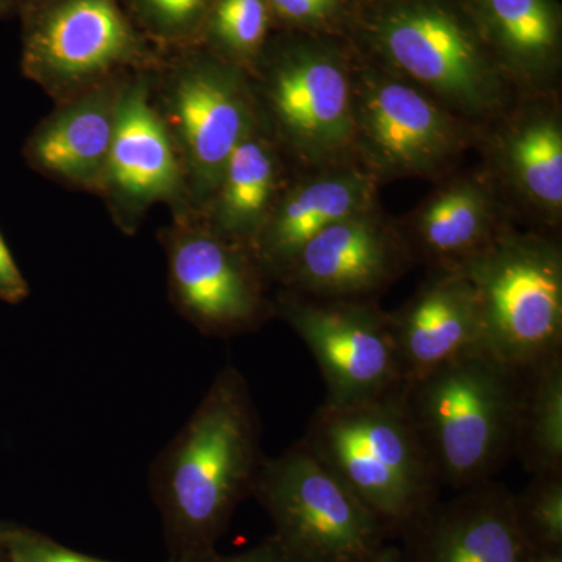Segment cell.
<instances>
[{
	"mask_svg": "<svg viewBox=\"0 0 562 562\" xmlns=\"http://www.w3.org/2000/svg\"><path fill=\"white\" fill-rule=\"evenodd\" d=\"M127 80L122 74L57 102L25 140L24 158L33 171L63 187L99 194Z\"/></svg>",
	"mask_w": 562,
	"mask_h": 562,
	"instance_id": "13",
	"label": "cell"
},
{
	"mask_svg": "<svg viewBox=\"0 0 562 562\" xmlns=\"http://www.w3.org/2000/svg\"><path fill=\"white\" fill-rule=\"evenodd\" d=\"M487 213L471 188H454L428 206L419 222L422 250L457 271L487 246Z\"/></svg>",
	"mask_w": 562,
	"mask_h": 562,
	"instance_id": "21",
	"label": "cell"
},
{
	"mask_svg": "<svg viewBox=\"0 0 562 562\" xmlns=\"http://www.w3.org/2000/svg\"><path fill=\"white\" fill-rule=\"evenodd\" d=\"M151 99L179 151L188 206L206 205L233 150L254 132L241 81L216 63L188 60L151 80Z\"/></svg>",
	"mask_w": 562,
	"mask_h": 562,
	"instance_id": "8",
	"label": "cell"
},
{
	"mask_svg": "<svg viewBox=\"0 0 562 562\" xmlns=\"http://www.w3.org/2000/svg\"><path fill=\"white\" fill-rule=\"evenodd\" d=\"M384 50L413 79L465 106H482L494 91L491 70L469 32L441 7L409 3L380 27Z\"/></svg>",
	"mask_w": 562,
	"mask_h": 562,
	"instance_id": "12",
	"label": "cell"
},
{
	"mask_svg": "<svg viewBox=\"0 0 562 562\" xmlns=\"http://www.w3.org/2000/svg\"><path fill=\"white\" fill-rule=\"evenodd\" d=\"M5 532L7 524L0 522V562H7Z\"/></svg>",
	"mask_w": 562,
	"mask_h": 562,
	"instance_id": "32",
	"label": "cell"
},
{
	"mask_svg": "<svg viewBox=\"0 0 562 562\" xmlns=\"http://www.w3.org/2000/svg\"><path fill=\"white\" fill-rule=\"evenodd\" d=\"M280 299L277 313L308 346L327 387L328 405L372 401L403 384L391 316L350 299Z\"/></svg>",
	"mask_w": 562,
	"mask_h": 562,
	"instance_id": "9",
	"label": "cell"
},
{
	"mask_svg": "<svg viewBox=\"0 0 562 562\" xmlns=\"http://www.w3.org/2000/svg\"><path fill=\"white\" fill-rule=\"evenodd\" d=\"M402 386L372 401L324 403L301 439L392 536L438 501L441 486Z\"/></svg>",
	"mask_w": 562,
	"mask_h": 562,
	"instance_id": "3",
	"label": "cell"
},
{
	"mask_svg": "<svg viewBox=\"0 0 562 562\" xmlns=\"http://www.w3.org/2000/svg\"><path fill=\"white\" fill-rule=\"evenodd\" d=\"M366 138L392 169L431 168L452 146L453 133L438 106L402 83H379L362 109Z\"/></svg>",
	"mask_w": 562,
	"mask_h": 562,
	"instance_id": "17",
	"label": "cell"
},
{
	"mask_svg": "<svg viewBox=\"0 0 562 562\" xmlns=\"http://www.w3.org/2000/svg\"><path fill=\"white\" fill-rule=\"evenodd\" d=\"M276 177L271 147L250 132L233 150L211 198V231L254 251L268 221Z\"/></svg>",
	"mask_w": 562,
	"mask_h": 562,
	"instance_id": "19",
	"label": "cell"
},
{
	"mask_svg": "<svg viewBox=\"0 0 562 562\" xmlns=\"http://www.w3.org/2000/svg\"><path fill=\"white\" fill-rule=\"evenodd\" d=\"M18 2L25 3L27 9H32V7L38 5V3L44 2V0H16V3Z\"/></svg>",
	"mask_w": 562,
	"mask_h": 562,
	"instance_id": "34",
	"label": "cell"
},
{
	"mask_svg": "<svg viewBox=\"0 0 562 562\" xmlns=\"http://www.w3.org/2000/svg\"><path fill=\"white\" fill-rule=\"evenodd\" d=\"M261 422L233 364L217 373L187 424L151 464L150 490L171 562L216 550L260 473Z\"/></svg>",
	"mask_w": 562,
	"mask_h": 562,
	"instance_id": "1",
	"label": "cell"
},
{
	"mask_svg": "<svg viewBox=\"0 0 562 562\" xmlns=\"http://www.w3.org/2000/svg\"><path fill=\"white\" fill-rule=\"evenodd\" d=\"M269 101L281 128L303 150L330 151L349 136V83L330 58L301 54L280 63L269 83Z\"/></svg>",
	"mask_w": 562,
	"mask_h": 562,
	"instance_id": "16",
	"label": "cell"
},
{
	"mask_svg": "<svg viewBox=\"0 0 562 562\" xmlns=\"http://www.w3.org/2000/svg\"><path fill=\"white\" fill-rule=\"evenodd\" d=\"M5 553L7 562H113L76 552L49 536L10 524H7Z\"/></svg>",
	"mask_w": 562,
	"mask_h": 562,
	"instance_id": "27",
	"label": "cell"
},
{
	"mask_svg": "<svg viewBox=\"0 0 562 562\" xmlns=\"http://www.w3.org/2000/svg\"><path fill=\"white\" fill-rule=\"evenodd\" d=\"M211 29L225 47L250 54L265 40L269 16L265 0H214Z\"/></svg>",
	"mask_w": 562,
	"mask_h": 562,
	"instance_id": "25",
	"label": "cell"
},
{
	"mask_svg": "<svg viewBox=\"0 0 562 562\" xmlns=\"http://www.w3.org/2000/svg\"><path fill=\"white\" fill-rule=\"evenodd\" d=\"M519 373L514 454L531 475L562 472V355Z\"/></svg>",
	"mask_w": 562,
	"mask_h": 562,
	"instance_id": "20",
	"label": "cell"
},
{
	"mask_svg": "<svg viewBox=\"0 0 562 562\" xmlns=\"http://www.w3.org/2000/svg\"><path fill=\"white\" fill-rule=\"evenodd\" d=\"M403 262L401 244L355 214L317 233L281 276L305 294L350 299L382 288Z\"/></svg>",
	"mask_w": 562,
	"mask_h": 562,
	"instance_id": "14",
	"label": "cell"
},
{
	"mask_svg": "<svg viewBox=\"0 0 562 562\" xmlns=\"http://www.w3.org/2000/svg\"><path fill=\"white\" fill-rule=\"evenodd\" d=\"M16 7V0H0V18L7 16Z\"/></svg>",
	"mask_w": 562,
	"mask_h": 562,
	"instance_id": "33",
	"label": "cell"
},
{
	"mask_svg": "<svg viewBox=\"0 0 562 562\" xmlns=\"http://www.w3.org/2000/svg\"><path fill=\"white\" fill-rule=\"evenodd\" d=\"M338 0H269L277 13L292 21H312L335 9Z\"/></svg>",
	"mask_w": 562,
	"mask_h": 562,
	"instance_id": "30",
	"label": "cell"
},
{
	"mask_svg": "<svg viewBox=\"0 0 562 562\" xmlns=\"http://www.w3.org/2000/svg\"><path fill=\"white\" fill-rule=\"evenodd\" d=\"M513 160L524 187L547 205L562 202V138L552 122H538L520 133Z\"/></svg>",
	"mask_w": 562,
	"mask_h": 562,
	"instance_id": "22",
	"label": "cell"
},
{
	"mask_svg": "<svg viewBox=\"0 0 562 562\" xmlns=\"http://www.w3.org/2000/svg\"><path fill=\"white\" fill-rule=\"evenodd\" d=\"M162 241L171 302L203 335L232 338L254 331L276 312L262 292L260 262L247 247L184 211L176 213Z\"/></svg>",
	"mask_w": 562,
	"mask_h": 562,
	"instance_id": "7",
	"label": "cell"
},
{
	"mask_svg": "<svg viewBox=\"0 0 562 562\" xmlns=\"http://www.w3.org/2000/svg\"><path fill=\"white\" fill-rule=\"evenodd\" d=\"M528 562H562V552H528Z\"/></svg>",
	"mask_w": 562,
	"mask_h": 562,
	"instance_id": "31",
	"label": "cell"
},
{
	"mask_svg": "<svg viewBox=\"0 0 562 562\" xmlns=\"http://www.w3.org/2000/svg\"><path fill=\"white\" fill-rule=\"evenodd\" d=\"M361 199V184L351 179L314 181L292 194L269 214L255 243L254 255L262 271L281 276L317 233L355 216Z\"/></svg>",
	"mask_w": 562,
	"mask_h": 562,
	"instance_id": "18",
	"label": "cell"
},
{
	"mask_svg": "<svg viewBox=\"0 0 562 562\" xmlns=\"http://www.w3.org/2000/svg\"><path fill=\"white\" fill-rule=\"evenodd\" d=\"M514 506L528 552H562V472L532 475Z\"/></svg>",
	"mask_w": 562,
	"mask_h": 562,
	"instance_id": "23",
	"label": "cell"
},
{
	"mask_svg": "<svg viewBox=\"0 0 562 562\" xmlns=\"http://www.w3.org/2000/svg\"><path fill=\"white\" fill-rule=\"evenodd\" d=\"M520 373L484 347L402 386L439 483L458 492L494 480L514 454Z\"/></svg>",
	"mask_w": 562,
	"mask_h": 562,
	"instance_id": "2",
	"label": "cell"
},
{
	"mask_svg": "<svg viewBox=\"0 0 562 562\" xmlns=\"http://www.w3.org/2000/svg\"><path fill=\"white\" fill-rule=\"evenodd\" d=\"M99 195L125 235L138 231L147 211L157 203H171L179 213L190 209L179 151L151 99V79L146 70L128 77L125 85Z\"/></svg>",
	"mask_w": 562,
	"mask_h": 562,
	"instance_id": "10",
	"label": "cell"
},
{
	"mask_svg": "<svg viewBox=\"0 0 562 562\" xmlns=\"http://www.w3.org/2000/svg\"><path fill=\"white\" fill-rule=\"evenodd\" d=\"M403 384L419 380L465 351L483 347L475 291L457 271H443L401 313L391 316Z\"/></svg>",
	"mask_w": 562,
	"mask_h": 562,
	"instance_id": "15",
	"label": "cell"
},
{
	"mask_svg": "<svg viewBox=\"0 0 562 562\" xmlns=\"http://www.w3.org/2000/svg\"><path fill=\"white\" fill-rule=\"evenodd\" d=\"M503 40L517 54L541 57L552 49L557 27L546 0H490Z\"/></svg>",
	"mask_w": 562,
	"mask_h": 562,
	"instance_id": "24",
	"label": "cell"
},
{
	"mask_svg": "<svg viewBox=\"0 0 562 562\" xmlns=\"http://www.w3.org/2000/svg\"><path fill=\"white\" fill-rule=\"evenodd\" d=\"M251 495L273 536L305 562H402L391 531L301 441L265 458Z\"/></svg>",
	"mask_w": 562,
	"mask_h": 562,
	"instance_id": "4",
	"label": "cell"
},
{
	"mask_svg": "<svg viewBox=\"0 0 562 562\" xmlns=\"http://www.w3.org/2000/svg\"><path fill=\"white\" fill-rule=\"evenodd\" d=\"M457 272L475 291L484 349L514 371L562 355V266L554 247L502 239Z\"/></svg>",
	"mask_w": 562,
	"mask_h": 562,
	"instance_id": "5",
	"label": "cell"
},
{
	"mask_svg": "<svg viewBox=\"0 0 562 562\" xmlns=\"http://www.w3.org/2000/svg\"><path fill=\"white\" fill-rule=\"evenodd\" d=\"M147 61L116 0H44L27 16L22 70L57 102Z\"/></svg>",
	"mask_w": 562,
	"mask_h": 562,
	"instance_id": "6",
	"label": "cell"
},
{
	"mask_svg": "<svg viewBox=\"0 0 562 562\" xmlns=\"http://www.w3.org/2000/svg\"><path fill=\"white\" fill-rule=\"evenodd\" d=\"M214 0H133L144 25L157 38L179 41L199 27Z\"/></svg>",
	"mask_w": 562,
	"mask_h": 562,
	"instance_id": "26",
	"label": "cell"
},
{
	"mask_svg": "<svg viewBox=\"0 0 562 562\" xmlns=\"http://www.w3.org/2000/svg\"><path fill=\"white\" fill-rule=\"evenodd\" d=\"M397 538L402 562H528L514 494L494 480L436 501Z\"/></svg>",
	"mask_w": 562,
	"mask_h": 562,
	"instance_id": "11",
	"label": "cell"
},
{
	"mask_svg": "<svg viewBox=\"0 0 562 562\" xmlns=\"http://www.w3.org/2000/svg\"><path fill=\"white\" fill-rule=\"evenodd\" d=\"M192 562H305L301 558L295 557L291 553L286 547L283 546L276 538V536H269L261 543H258L254 549L247 550V552L238 554H220L216 550L213 552L203 554L199 560Z\"/></svg>",
	"mask_w": 562,
	"mask_h": 562,
	"instance_id": "28",
	"label": "cell"
},
{
	"mask_svg": "<svg viewBox=\"0 0 562 562\" xmlns=\"http://www.w3.org/2000/svg\"><path fill=\"white\" fill-rule=\"evenodd\" d=\"M31 295V286L0 233V301L18 305Z\"/></svg>",
	"mask_w": 562,
	"mask_h": 562,
	"instance_id": "29",
	"label": "cell"
}]
</instances>
